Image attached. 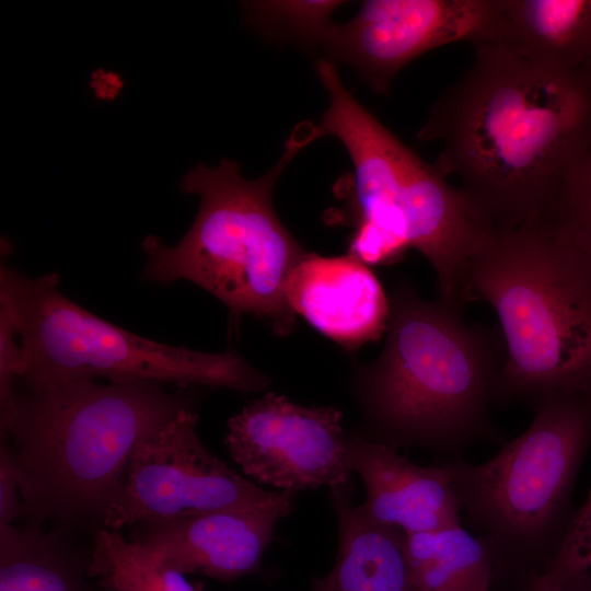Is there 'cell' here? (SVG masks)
<instances>
[{
  "instance_id": "1",
  "label": "cell",
  "mask_w": 591,
  "mask_h": 591,
  "mask_svg": "<svg viewBox=\"0 0 591 591\" xmlns=\"http://www.w3.org/2000/svg\"><path fill=\"white\" fill-rule=\"evenodd\" d=\"M439 97L419 141H439L454 175L496 230L546 219L561 181L591 144V73L547 69L500 45Z\"/></svg>"
},
{
  "instance_id": "2",
  "label": "cell",
  "mask_w": 591,
  "mask_h": 591,
  "mask_svg": "<svg viewBox=\"0 0 591 591\" xmlns=\"http://www.w3.org/2000/svg\"><path fill=\"white\" fill-rule=\"evenodd\" d=\"M188 406L151 382L82 380L18 394L1 437L12 440L25 514L35 523H102L137 445Z\"/></svg>"
},
{
  "instance_id": "3",
  "label": "cell",
  "mask_w": 591,
  "mask_h": 591,
  "mask_svg": "<svg viewBox=\"0 0 591 591\" xmlns=\"http://www.w3.org/2000/svg\"><path fill=\"white\" fill-rule=\"evenodd\" d=\"M389 300L385 345L363 375L381 442L426 447L447 459L479 442H502L489 410L505 362L501 333L466 324L462 310L425 300L408 285Z\"/></svg>"
},
{
  "instance_id": "4",
  "label": "cell",
  "mask_w": 591,
  "mask_h": 591,
  "mask_svg": "<svg viewBox=\"0 0 591 591\" xmlns=\"http://www.w3.org/2000/svg\"><path fill=\"white\" fill-rule=\"evenodd\" d=\"M467 291L500 322L505 362L493 403L591 395V255L555 224L496 230L470 264Z\"/></svg>"
},
{
  "instance_id": "5",
  "label": "cell",
  "mask_w": 591,
  "mask_h": 591,
  "mask_svg": "<svg viewBox=\"0 0 591 591\" xmlns=\"http://www.w3.org/2000/svg\"><path fill=\"white\" fill-rule=\"evenodd\" d=\"M317 74L329 105L318 125L292 135L302 147L331 136L354 166L350 207L355 229L403 256L416 248L431 264L441 300L462 310L473 257L496 228L462 188L447 182L346 90L334 62L321 59Z\"/></svg>"
},
{
  "instance_id": "6",
  "label": "cell",
  "mask_w": 591,
  "mask_h": 591,
  "mask_svg": "<svg viewBox=\"0 0 591 591\" xmlns=\"http://www.w3.org/2000/svg\"><path fill=\"white\" fill-rule=\"evenodd\" d=\"M533 420L490 460L447 459L466 521L493 546L491 588L520 591L554 563L576 510L572 493L591 448V395L530 402Z\"/></svg>"
},
{
  "instance_id": "7",
  "label": "cell",
  "mask_w": 591,
  "mask_h": 591,
  "mask_svg": "<svg viewBox=\"0 0 591 591\" xmlns=\"http://www.w3.org/2000/svg\"><path fill=\"white\" fill-rule=\"evenodd\" d=\"M301 149L288 140L278 163L247 181L239 163L197 164L181 189L200 197L192 227L174 246L148 235L143 278L166 285L190 281L218 298L233 313L260 317L279 335L294 328L296 314L285 288L305 252L279 220L273 205L275 184Z\"/></svg>"
},
{
  "instance_id": "8",
  "label": "cell",
  "mask_w": 591,
  "mask_h": 591,
  "mask_svg": "<svg viewBox=\"0 0 591 591\" xmlns=\"http://www.w3.org/2000/svg\"><path fill=\"white\" fill-rule=\"evenodd\" d=\"M0 308L16 327L19 381L27 389L101 378L250 393L269 383L235 351L209 354L161 344L96 316L60 291L56 271L32 277L2 265Z\"/></svg>"
},
{
  "instance_id": "9",
  "label": "cell",
  "mask_w": 591,
  "mask_h": 591,
  "mask_svg": "<svg viewBox=\"0 0 591 591\" xmlns=\"http://www.w3.org/2000/svg\"><path fill=\"white\" fill-rule=\"evenodd\" d=\"M188 406L136 448L125 480L102 524L109 530L195 514L259 507L285 491L265 490L213 455Z\"/></svg>"
},
{
  "instance_id": "10",
  "label": "cell",
  "mask_w": 591,
  "mask_h": 591,
  "mask_svg": "<svg viewBox=\"0 0 591 591\" xmlns=\"http://www.w3.org/2000/svg\"><path fill=\"white\" fill-rule=\"evenodd\" d=\"M498 0H369L347 23H333L320 46L329 61L352 67L371 90L425 53L456 42L493 44Z\"/></svg>"
},
{
  "instance_id": "11",
  "label": "cell",
  "mask_w": 591,
  "mask_h": 591,
  "mask_svg": "<svg viewBox=\"0 0 591 591\" xmlns=\"http://www.w3.org/2000/svg\"><path fill=\"white\" fill-rule=\"evenodd\" d=\"M341 419L334 407H305L268 393L230 418L224 443L256 483L294 494L333 488L351 473Z\"/></svg>"
},
{
  "instance_id": "12",
  "label": "cell",
  "mask_w": 591,
  "mask_h": 591,
  "mask_svg": "<svg viewBox=\"0 0 591 591\" xmlns=\"http://www.w3.org/2000/svg\"><path fill=\"white\" fill-rule=\"evenodd\" d=\"M293 497L294 493L285 491L278 500L259 507L143 523L135 540L183 575L237 579L260 568L277 523L292 510Z\"/></svg>"
},
{
  "instance_id": "13",
  "label": "cell",
  "mask_w": 591,
  "mask_h": 591,
  "mask_svg": "<svg viewBox=\"0 0 591 591\" xmlns=\"http://www.w3.org/2000/svg\"><path fill=\"white\" fill-rule=\"evenodd\" d=\"M285 293L296 315L347 349L386 332L390 300L368 265L350 254L305 253L289 274Z\"/></svg>"
},
{
  "instance_id": "14",
  "label": "cell",
  "mask_w": 591,
  "mask_h": 591,
  "mask_svg": "<svg viewBox=\"0 0 591 591\" xmlns=\"http://www.w3.org/2000/svg\"><path fill=\"white\" fill-rule=\"evenodd\" d=\"M351 472L362 479L367 498L358 506L371 521L404 534L460 523L461 506L449 468L420 466L379 440L347 439Z\"/></svg>"
},
{
  "instance_id": "15",
  "label": "cell",
  "mask_w": 591,
  "mask_h": 591,
  "mask_svg": "<svg viewBox=\"0 0 591 591\" xmlns=\"http://www.w3.org/2000/svg\"><path fill=\"white\" fill-rule=\"evenodd\" d=\"M491 45L554 71L591 73V0H499Z\"/></svg>"
},
{
  "instance_id": "16",
  "label": "cell",
  "mask_w": 591,
  "mask_h": 591,
  "mask_svg": "<svg viewBox=\"0 0 591 591\" xmlns=\"http://www.w3.org/2000/svg\"><path fill=\"white\" fill-rule=\"evenodd\" d=\"M348 483L331 488L339 545L333 569L312 591H412L405 534L368 519L351 500Z\"/></svg>"
},
{
  "instance_id": "17",
  "label": "cell",
  "mask_w": 591,
  "mask_h": 591,
  "mask_svg": "<svg viewBox=\"0 0 591 591\" xmlns=\"http://www.w3.org/2000/svg\"><path fill=\"white\" fill-rule=\"evenodd\" d=\"M412 591H491L495 554L460 523L405 534Z\"/></svg>"
},
{
  "instance_id": "18",
  "label": "cell",
  "mask_w": 591,
  "mask_h": 591,
  "mask_svg": "<svg viewBox=\"0 0 591 591\" xmlns=\"http://www.w3.org/2000/svg\"><path fill=\"white\" fill-rule=\"evenodd\" d=\"M89 565L38 523L0 526V591H96Z\"/></svg>"
},
{
  "instance_id": "19",
  "label": "cell",
  "mask_w": 591,
  "mask_h": 591,
  "mask_svg": "<svg viewBox=\"0 0 591 591\" xmlns=\"http://www.w3.org/2000/svg\"><path fill=\"white\" fill-rule=\"evenodd\" d=\"M89 576L105 591H197L154 551L106 528L95 535Z\"/></svg>"
},
{
  "instance_id": "20",
  "label": "cell",
  "mask_w": 591,
  "mask_h": 591,
  "mask_svg": "<svg viewBox=\"0 0 591 591\" xmlns=\"http://www.w3.org/2000/svg\"><path fill=\"white\" fill-rule=\"evenodd\" d=\"M343 3L332 0L255 1L246 8L248 20L267 36L312 47L320 46L333 24V12Z\"/></svg>"
},
{
  "instance_id": "21",
  "label": "cell",
  "mask_w": 591,
  "mask_h": 591,
  "mask_svg": "<svg viewBox=\"0 0 591 591\" xmlns=\"http://www.w3.org/2000/svg\"><path fill=\"white\" fill-rule=\"evenodd\" d=\"M545 220L591 255V144L564 176Z\"/></svg>"
},
{
  "instance_id": "22",
  "label": "cell",
  "mask_w": 591,
  "mask_h": 591,
  "mask_svg": "<svg viewBox=\"0 0 591 591\" xmlns=\"http://www.w3.org/2000/svg\"><path fill=\"white\" fill-rule=\"evenodd\" d=\"M591 568V490L584 503L575 511L561 547L541 580L556 588L568 577Z\"/></svg>"
},
{
  "instance_id": "23",
  "label": "cell",
  "mask_w": 591,
  "mask_h": 591,
  "mask_svg": "<svg viewBox=\"0 0 591 591\" xmlns=\"http://www.w3.org/2000/svg\"><path fill=\"white\" fill-rule=\"evenodd\" d=\"M22 349L16 327L0 308V430L5 427L16 405L14 383L19 381Z\"/></svg>"
},
{
  "instance_id": "24",
  "label": "cell",
  "mask_w": 591,
  "mask_h": 591,
  "mask_svg": "<svg viewBox=\"0 0 591 591\" xmlns=\"http://www.w3.org/2000/svg\"><path fill=\"white\" fill-rule=\"evenodd\" d=\"M19 480L12 451L8 443L0 447V526L11 525L25 515L19 498Z\"/></svg>"
},
{
  "instance_id": "25",
  "label": "cell",
  "mask_w": 591,
  "mask_h": 591,
  "mask_svg": "<svg viewBox=\"0 0 591 591\" xmlns=\"http://www.w3.org/2000/svg\"><path fill=\"white\" fill-rule=\"evenodd\" d=\"M556 591H591L590 570L572 575L560 582Z\"/></svg>"
},
{
  "instance_id": "26",
  "label": "cell",
  "mask_w": 591,
  "mask_h": 591,
  "mask_svg": "<svg viewBox=\"0 0 591 591\" xmlns=\"http://www.w3.org/2000/svg\"><path fill=\"white\" fill-rule=\"evenodd\" d=\"M520 591H553V590L543 587L537 581H534V582L530 583L529 586H526L525 588H523Z\"/></svg>"
}]
</instances>
